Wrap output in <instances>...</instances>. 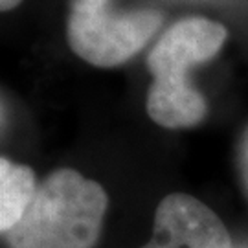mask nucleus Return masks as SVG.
Here are the masks:
<instances>
[{
    "label": "nucleus",
    "mask_w": 248,
    "mask_h": 248,
    "mask_svg": "<svg viewBox=\"0 0 248 248\" xmlns=\"http://www.w3.org/2000/svg\"><path fill=\"white\" fill-rule=\"evenodd\" d=\"M228 37L217 20L187 17L164 31L147 55L153 83L147 90L145 108L164 129H189L208 114V101L193 87L189 70L213 59Z\"/></svg>",
    "instance_id": "f257e3e1"
},
{
    "label": "nucleus",
    "mask_w": 248,
    "mask_h": 248,
    "mask_svg": "<svg viewBox=\"0 0 248 248\" xmlns=\"http://www.w3.org/2000/svg\"><path fill=\"white\" fill-rule=\"evenodd\" d=\"M158 9L116 11L112 0H72L66 41L83 61L112 68L134 57L162 26Z\"/></svg>",
    "instance_id": "7ed1b4c3"
},
{
    "label": "nucleus",
    "mask_w": 248,
    "mask_h": 248,
    "mask_svg": "<svg viewBox=\"0 0 248 248\" xmlns=\"http://www.w3.org/2000/svg\"><path fill=\"white\" fill-rule=\"evenodd\" d=\"M33 169L15 164L8 156L0 158V232H9L24 215L37 193Z\"/></svg>",
    "instance_id": "39448f33"
},
{
    "label": "nucleus",
    "mask_w": 248,
    "mask_h": 248,
    "mask_svg": "<svg viewBox=\"0 0 248 248\" xmlns=\"http://www.w3.org/2000/svg\"><path fill=\"white\" fill-rule=\"evenodd\" d=\"M22 0H0V9L2 11H11V9H15L20 4Z\"/></svg>",
    "instance_id": "423d86ee"
},
{
    "label": "nucleus",
    "mask_w": 248,
    "mask_h": 248,
    "mask_svg": "<svg viewBox=\"0 0 248 248\" xmlns=\"http://www.w3.org/2000/svg\"><path fill=\"white\" fill-rule=\"evenodd\" d=\"M140 248H232L222 219L187 193H169L156 206L153 235Z\"/></svg>",
    "instance_id": "20e7f679"
},
{
    "label": "nucleus",
    "mask_w": 248,
    "mask_h": 248,
    "mask_svg": "<svg viewBox=\"0 0 248 248\" xmlns=\"http://www.w3.org/2000/svg\"><path fill=\"white\" fill-rule=\"evenodd\" d=\"M107 208L108 195L99 182L72 168L55 169L2 239L6 248H94Z\"/></svg>",
    "instance_id": "f03ea898"
}]
</instances>
